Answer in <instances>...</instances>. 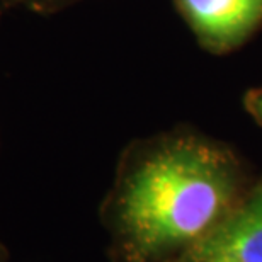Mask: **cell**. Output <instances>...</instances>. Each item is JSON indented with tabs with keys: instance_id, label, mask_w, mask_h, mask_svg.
Segmentation results:
<instances>
[{
	"instance_id": "2",
	"label": "cell",
	"mask_w": 262,
	"mask_h": 262,
	"mask_svg": "<svg viewBox=\"0 0 262 262\" xmlns=\"http://www.w3.org/2000/svg\"><path fill=\"white\" fill-rule=\"evenodd\" d=\"M177 262H262V186Z\"/></svg>"
},
{
	"instance_id": "4",
	"label": "cell",
	"mask_w": 262,
	"mask_h": 262,
	"mask_svg": "<svg viewBox=\"0 0 262 262\" xmlns=\"http://www.w3.org/2000/svg\"><path fill=\"white\" fill-rule=\"evenodd\" d=\"M14 4H19L23 7H28L31 12L36 14H51L58 12L60 9L67 7L75 0H12Z\"/></svg>"
},
{
	"instance_id": "7",
	"label": "cell",
	"mask_w": 262,
	"mask_h": 262,
	"mask_svg": "<svg viewBox=\"0 0 262 262\" xmlns=\"http://www.w3.org/2000/svg\"><path fill=\"white\" fill-rule=\"evenodd\" d=\"M0 15H2V10H0Z\"/></svg>"
},
{
	"instance_id": "1",
	"label": "cell",
	"mask_w": 262,
	"mask_h": 262,
	"mask_svg": "<svg viewBox=\"0 0 262 262\" xmlns=\"http://www.w3.org/2000/svg\"><path fill=\"white\" fill-rule=\"evenodd\" d=\"M238 172L220 146L194 136L135 150L119 172L109 214L126 262L184 252L233 209Z\"/></svg>"
},
{
	"instance_id": "3",
	"label": "cell",
	"mask_w": 262,
	"mask_h": 262,
	"mask_svg": "<svg viewBox=\"0 0 262 262\" xmlns=\"http://www.w3.org/2000/svg\"><path fill=\"white\" fill-rule=\"evenodd\" d=\"M199 41L227 51L240 45L262 23V0H177Z\"/></svg>"
},
{
	"instance_id": "5",
	"label": "cell",
	"mask_w": 262,
	"mask_h": 262,
	"mask_svg": "<svg viewBox=\"0 0 262 262\" xmlns=\"http://www.w3.org/2000/svg\"><path fill=\"white\" fill-rule=\"evenodd\" d=\"M249 109H250V113L262 123V91L254 92L249 96Z\"/></svg>"
},
{
	"instance_id": "6",
	"label": "cell",
	"mask_w": 262,
	"mask_h": 262,
	"mask_svg": "<svg viewBox=\"0 0 262 262\" xmlns=\"http://www.w3.org/2000/svg\"><path fill=\"white\" fill-rule=\"evenodd\" d=\"M5 260H7V252H5L2 242H0V262H5Z\"/></svg>"
}]
</instances>
